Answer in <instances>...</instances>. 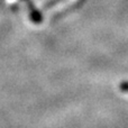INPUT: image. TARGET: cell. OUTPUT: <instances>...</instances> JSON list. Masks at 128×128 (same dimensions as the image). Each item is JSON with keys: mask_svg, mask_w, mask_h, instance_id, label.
<instances>
[{"mask_svg": "<svg viewBox=\"0 0 128 128\" xmlns=\"http://www.w3.org/2000/svg\"><path fill=\"white\" fill-rule=\"evenodd\" d=\"M122 89H125V90H128V84H122Z\"/></svg>", "mask_w": 128, "mask_h": 128, "instance_id": "cell-1", "label": "cell"}]
</instances>
